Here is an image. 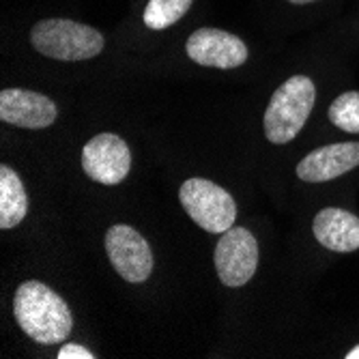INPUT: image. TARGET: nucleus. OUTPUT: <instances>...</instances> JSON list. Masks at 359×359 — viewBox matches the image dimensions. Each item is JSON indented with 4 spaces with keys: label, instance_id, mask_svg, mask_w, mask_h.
Listing matches in <instances>:
<instances>
[{
    "label": "nucleus",
    "instance_id": "obj_9",
    "mask_svg": "<svg viewBox=\"0 0 359 359\" xmlns=\"http://www.w3.org/2000/svg\"><path fill=\"white\" fill-rule=\"evenodd\" d=\"M56 104L41 93L24 88H5L0 93V118L9 125L46 129L56 121Z\"/></svg>",
    "mask_w": 359,
    "mask_h": 359
},
{
    "label": "nucleus",
    "instance_id": "obj_16",
    "mask_svg": "<svg viewBox=\"0 0 359 359\" xmlns=\"http://www.w3.org/2000/svg\"><path fill=\"white\" fill-rule=\"evenodd\" d=\"M346 359H359V346L351 348V351H348V355H346Z\"/></svg>",
    "mask_w": 359,
    "mask_h": 359
},
{
    "label": "nucleus",
    "instance_id": "obj_2",
    "mask_svg": "<svg viewBox=\"0 0 359 359\" xmlns=\"http://www.w3.org/2000/svg\"><path fill=\"white\" fill-rule=\"evenodd\" d=\"M316 102V86L306 76L288 78L271 97L265 112V136L273 144H286L295 138Z\"/></svg>",
    "mask_w": 359,
    "mask_h": 359
},
{
    "label": "nucleus",
    "instance_id": "obj_4",
    "mask_svg": "<svg viewBox=\"0 0 359 359\" xmlns=\"http://www.w3.org/2000/svg\"><path fill=\"white\" fill-rule=\"evenodd\" d=\"M179 201L185 213L207 233L222 235L235 226L237 203L217 183L207 179H187L179 189Z\"/></svg>",
    "mask_w": 359,
    "mask_h": 359
},
{
    "label": "nucleus",
    "instance_id": "obj_17",
    "mask_svg": "<svg viewBox=\"0 0 359 359\" xmlns=\"http://www.w3.org/2000/svg\"><path fill=\"white\" fill-rule=\"evenodd\" d=\"M292 5H308V3H314V0H288Z\"/></svg>",
    "mask_w": 359,
    "mask_h": 359
},
{
    "label": "nucleus",
    "instance_id": "obj_3",
    "mask_svg": "<svg viewBox=\"0 0 359 359\" xmlns=\"http://www.w3.org/2000/svg\"><path fill=\"white\" fill-rule=\"evenodd\" d=\"M30 43L43 56L65 62L88 60L104 50V37L97 28L58 18L32 26Z\"/></svg>",
    "mask_w": 359,
    "mask_h": 359
},
{
    "label": "nucleus",
    "instance_id": "obj_13",
    "mask_svg": "<svg viewBox=\"0 0 359 359\" xmlns=\"http://www.w3.org/2000/svg\"><path fill=\"white\" fill-rule=\"evenodd\" d=\"M191 7V0H149L144 24L153 30H164L177 24Z\"/></svg>",
    "mask_w": 359,
    "mask_h": 359
},
{
    "label": "nucleus",
    "instance_id": "obj_12",
    "mask_svg": "<svg viewBox=\"0 0 359 359\" xmlns=\"http://www.w3.org/2000/svg\"><path fill=\"white\" fill-rule=\"evenodd\" d=\"M28 213L26 189L9 166H0V228H15Z\"/></svg>",
    "mask_w": 359,
    "mask_h": 359
},
{
    "label": "nucleus",
    "instance_id": "obj_7",
    "mask_svg": "<svg viewBox=\"0 0 359 359\" xmlns=\"http://www.w3.org/2000/svg\"><path fill=\"white\" fill-rule=\"evenodd\" d=\"M84 172L102 185L121 183L132 168V153L116 134H97L82 149Z\"/></svg>",
    "mask_w": 359,
    "mask_h": 359
},
{
    "label": "nucleus",
    "instance_id": "obj_8",
    "mask_svg": "<svg viewBox=\"0 0 359 359\" xmlns=\"http://www.w3.org/2000/svg\"><path fill=\"white\" fill-rule=\"evenodd\" d=\"M187 56L215 69H235L248 60V46L231 32L219 28H198L187 39Z\"/></svg>",
    "mask_w": 359,
    "mask_h": 359
},
{
    "label": "nucleus",
    "instance_id": "obj_5",
    "mask_svg": "<svg viewBox=\"0 0 359 359\" xmlns=\"http://www.w3.org/2000/svg\"><path fill=\"white\" fill-rule=\"evenodd\" d=\"M258 267L256 237L241 226L228 228L215 245V269L224 286L239 288L248 284Z\"/></svg>",
    "mask_w": 359,
    "mask_h": 359
},
{
    "label": "nucleus",
    "instance_id": "obj_10",
    "mask_svg": "<svg viewBox=\"0 0 359 359\" xmlns=\"http://www.w3.org/2000/svg\"><path fill=\"white\" fill-rule=\"evenodd\" d=\"M359 166V142H338L308 153L297 166V177L306 183H327Z\"/></svg>",
    "mask_w": 359,
    "mask_h": 359
},
{
    "label": "nucleus",
    "instance_id": "obj_15",
    "mask_svg": "<svg viewBox=\"0 0 359 359\" xmlns=\"http://www.w3.org/2000/svg\"><path fill=\"white\" fill-rule=\"evenodd\" d=\"M93 357L95 355L80 344H65L58 353V359H93Z\"/></svg>",
    "mask_w": 359,
    "mask_h": 359
},
{
    "label": "nucleus",
    "instance_id": "obj_6",
    "mask_svg": "<svg viewBox=\"0 0 359 359\" xmlns=\"http://www.w3.org/2000/svg\"><path fill=\"white\" fill-rule=\"evenodd\" d=\"M106 252L116 273L132 284L144 282L153 271L151 245L132 226H112L106 235Z\"/></svg>",
    "mask_w": 359,
    "mask_h": 359
},
{
    "label": "nucleus",
    "instance_id": "obj_14",
    "mask_svg": "<svg viewBox=\"0 0 359 359\" xmlns=\"http://www.w3.org/2000/svg\"><path fill=\"white\" fill-rule=\"evenodd\" d=\"M330 121L346 134H359V93L348 90L330 106Z\"/></svg>",
    "mask_w": 359,
    "mask_h": 359
},
{
    "label": "nucleus",
    "instance_id": "obj_1",
    "mask_svg": "<svg viewBox=\"0 0 359 359\" xmlns=\"http://www.w3.org/2000/svg\"><path fill=\"white\" fill-rule=\"evenodd\" d=\"M13 314L22 332L39 344H58L74 327L69 306L56 290L37 280H28L18 288Z\"/></svg>",
    "mask_w": 359,
    "mask_h": 359
},
{
    "label": "nucleus",
    "instance_id": "obj_11",
    "mask_svg": "<svg viewBox=\"0 0 359 359\" xmlns=\"http://www.w3.org/2000/svg\"><path fill=\"white\" fill-rule=\"evenodd\" d=\"M312 231L316 241L332 252H355L359 248V217L336 207L318 211Z\"/></svg>",
    "mask_w": 359,
    "mask_h": 359
}]
</instances>
